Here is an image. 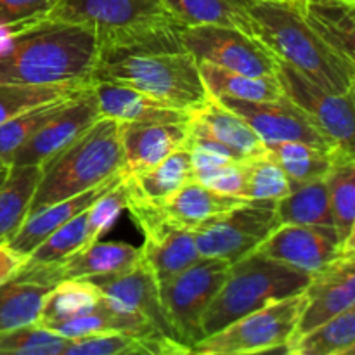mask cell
Masks as SVG:
<instances>
[{
    "label": "cell",
    "mask_w": 355,
    "mask_h": 355,
    "mask_svg": "<svg viewBox=\"0 0 355 355\" xmlns=\"http://www.w3.org/2000/svg\"><path fill=\"white\" fill-rule=\"evenodd\" d=\"M96 59V31L45 17L0 45V83H90Z\"/></svg>",
    "instance_id": "obj_1"
},
{
    "label": "cell",
    "mask_w": 355,
    "mask_h": 355,
    "mask_svg": "<svg viewBox=\"0 0 355 355\" xmlns=\"http://www.w3.org/2000/svg\"><path fill=\"white\" fill-rule=\"evenodd\" d=\"M246 12L252 35L277 61L298 69L329 92H355V62L324 44L290 2L246 0Z\"/></svg>",
    "instance_id": "obj_2"
},
{
    "label": "cell",
    "mask_w": 355,
    "mask_h": 355,
    "mask_svg": "<svg viewBox=\"0 0 355 355\" xmlns=\"http://www.w3.org/2000/svg\"><path fill=\"white\" fill-rule=\"evenodd\" d=\"M94 80H107L134 87L184 113L196 110L210 99L201 78L200 64L186 49H97L90 82Z\"/></svg>",
    "instance_id": "obj_3"
},
{
    "label": "cell",
    "mask_w": 355,
    "mask_h": 355,
    "mask_svg": "<svg viewBox=\"0 0 355 355\" xmlns=\"http://www.w3.org/2000/svg\"><path fill=\"white\" fill-rule=\"evenodd\" d=\"M123 166L118 121L101 116L71 144L40 166V179L28 215L101 186L123 172Z\"/></svg>",
    "instance_id": "obj_4"
},
{
    "label": "cell",
    "mask_w": 355,
    "mask_h": 355,
    "mask_svg": "<svg viewBox=\"0 0 355 355\" xmlns=\"http://www.w3.org/2000/svg\"><path fill=\"white\" fill-rule=\"evenodd\" d=\"M309 274L269 259L259 250L231 263L201 321L203 338L260 307L305 291Z\"/></svg>",
    "instance_id": "obj_5"
},
{
    "label": "cell",
    "mask_w": 355,
    "mask_h": 355,
    "mask_svg": "<svg viewBox=\"0 0 355 355\" xmlns=\"http://www.w3.org/2000/svg\"><path fill=\"white\" fill-rule=\"evenodd\" d=\"M305 302V293L302 291L257 309L232 321L220 331L205 336L191 349V354H284V349L293 338Z\"/></svg>",
    "instance_id": "obj_6"
},
{
    "label": "cell",
    "mask_w": 355,
    "mask_h": 355,
    "mask_svg": "<svg viewBox=\"0 0 355 355\" xmlns=\"http://www.w3.org/2000/svg\"><path fill=\"white\" fill-rule=\"evenodd\" d=\"M281 225L276 201L245 200L194 229L196 248L205 259L234 263L257 252Z\"/></svg>",
    "instance_id": "obj_7"
},
{
    "label": "cell",
    "mask_w": 355,
    "mask_h": 355,
    "mask_svg": "<svg viewBox=\"0 0 355 355\" xmlns=\"http://www.w3.org/2000/svg\"><path fill=\"white\" fill-rule=\"evenodd\" d=\"M229 266L224 260L201 257L182 272L158 283L166 318L177 340L189 350L203 340L201 321L224 283Z\"/></svg>",
    "instance_id": "obj_8"
},
{
    "label": "cell",
    "mask_w": 355,
    "mask_h": 355,
    "mask_svg": "<svg viewBox=\"0 0 355 355\" xmlns=\"http://www.w3.org/2000/svg\"><path fill=\"white\" fill-rule=\"evenodd\" d=\"M127 210L144 238L142 262L151 269L158 283L182 272L201 259L194 231L172 224L155 200L135 196L128 191Z\"/></svg>",
    "instance_id": "obj_9"
},
{
    "label": "cell",
    "mask_w": 355,
    "mask_h": 355,
    "mask_svg": "<svg viewBox=\"0 0 355 355\" xmlns=\"http://www.w3.org/2000/svg\"><path fill=\"white\" fill-rule=\"evenodd\" d=\"M182 45L196 61L211 62L220 68L246 75H277L279 61L253 35L231 26L201 24L182 26Z\"/></svg>",
    "instance_id": "obj_10"
},
{
    "label": "cell",
    "mask_w": 355,
    "mask_h": 355,
    "mask_svg": "<svg viewBox=\"0 0 355 355\" xmlns=\"http://www.w3.org/2000/svg\"><path fill=\"white\" fill-rule=\"evenodd\" d=\"M277 80L284 96L307 114L322 135L345 151L354 153V92H329L302 75L298 69L281 61L277 66Z\"/></svg>",
    "instance_id": "obj_11"
},
{
    "label": "cell",
    "mask_w": 355,
    "mask_h": 355,
    "mask_svg": "<svg viewBox=\"0 0 355 355\" xmlns=\"http://www.w3.org/2000/svg\"><path fill=\"white\" fill-rule=\"evenodd\" d=\"M259 252L314 276L347 253H355V239L345 241L333 225L283 224L260 245Z\"/></svg>",
    "instance_id": "obj_12"
},
{
    "label": "cell",
    "mask_w": 355,
    "mask_h": 355,
    "mask_svg": "<svg viewBox=\"0 0 355 355\" xmlns=\"http://www.w3.org/2000/svg\"><path fill=\"white\" fill-rule=\"evenodd\" d=\"M99 118V106L92 85L89 83L69 96L64 104L17 149L10 165L42 166L80 137L87 128L92 127Z\"/></svg>",
    "instance_id": "obj_13"
},
{
    "label": "cell",
    "mask_w": 355,
    "mask_h": 355,
    "mask_svg": "<svg viewBox=\"0 0 355 355\" xmlns=\"http://www.w3.org/2000/svg\"><path fill=\"white\" fill-rule=\"evenodd\" d=\"M217 101L239 114L259 134L266 146L291 141L326 148L336 146L326 135H322L309 120L307 114L295 106L286 96L274 101H243L232 97H217Z\"/></svg>",
    "instance_id": "obj_14"
},
{
    "label": "cell",
    "mask_w": 355,
    "mask_h": 355,
    "mask_svg": "<svg viewBox=\"0 0 355 355\" xmlns=\"http://www.w3.org/2000/svg\"><path fill=\"white\" fill-rule=\"evenodd\" d=\"M304 293L307 302L291 340L355 307V253H347L314 274Z\"/></svg>",
    "instance_id": "obj_15"
},
{
    "label": "cell",
    "mask_w": 355,
    "mask_h": 355,
    "mask_svg": "<svg viewBox=\"0 0 355 355\" xmlns=\"http://www.w3.org/2000/svg\"><path fill=\"white\" fill-rule=\"evenodd\" d=\"M166 16L159 0H58L47 19L82 24L103 33Z\"/></svg>",
    "instance_id": "obj_16"
},
{
    "label": "cell",
    "mask_w": 355,
    "mask_h": 355,
    "mask_svg": "<svg viewBox=\"0 0 355 355\" xmlns=\"http://www.w3.org/2000/svg\"><path fill=\"white\" fill-rule=\"evenodd\" d=\"M85 281H89L106 297L114 298L139 312L158 335L179 342L162 305L158 279L142 260L137 266L123 272L87 277Z\"/></svg>",
    "instance_id": "obj_17"
},
{
    "label": "cell",
    "mask_w": 355,
    "mask_h": 355,
    "mask_svg": "<svg viewBox=\"0 0 355 355\" xmlns=\"http://www.w3.org/2000/svg\"><path fill=\"white\" fill-rule=\"evenodd\" d=\"M61 281L54 266H37L26 260L10 279L0 284V331L38 324L49 291Z\"/></svg>",
    "instance_id": "obj_18"
},
{
    "label": "cell",
    "mask_w": 355,
    "mask_h": 355,
    "mask_svg": "<svg viewBox=\"0 0 355 355\" xmlns=\"http://www.w3.org/2000/svg\"><path fill=\"white\" fill-rule=\"evenodd\" d=\"M189 134L215 142L236 159H250L266 155V144L239 114L210 97L187 113Z\"/></svg>",
    "instance_id": "obj_19"
},
{
    "label": "cell",
    "mask_w": 355,
    "mask_h": 355,
    "mask_svg": "<svg viewBox=\"0 0 355 355\" xmlns=\"http://www.w3.org/2000/svg\"><path fill=\"white\" fill-rule=\"evenodd\" d=\"M123 146L125 173L148 170L187 146L189 116L184 121H151V123H118Z\"/></svg>",
    "instance_id": "obj_20"
},
{
    "label": "cell",
    "mask_w": 355,
    "mask_h": 355,
    "mask_svg": "<svg viewBox=\"0 0 355 355\" xmlns=\"http://www.w3.org/2000/svg\"><path fill=\"white\" fill-rule=\"evenodd\" d=\"M101 116L118 123H151V121H184L187 113L170 107L162 101L123 83L94 80L90 82Z\"/></svg>",
    "instance_id": "obj_21"
},
{
    "label": "cell",
    "mask_w": 355,
    "mask_h": 355,
    "mask_svg": "<svg viewBox=\"0 0 355 355\" xmlns=\"http://www.w3.org/2000/svg\"><path fill=\"white\" fill-rule=\"evenodd\" d=\"M49 329L68 340L99 335V333H125V335L141 336V338L162 336L139 312L106 295H101L96 307L90 309L89 312L68 319V321L58 322Z\"/></svg>",
    "instance_id": "obj_22"
},
{
    "label": "cell",
    "mask_w": 355,
    "mask_h": 355,
    "mask_svg": "<svg viewBox=\"0 0 355 355\" xmlns=\"http://www.w3.org/2000/svg\"><path fill=\"white\" fill-rule=\"evenodd\" d=\"M123 177V172H120L118 175H114L113 179L106 180L101 186L92 187V189L85 191V193H80L76 196L68 198V200L55 201V203L49 205V207L40 208L35 214H30L24 218L23 225L19 227V231L16 232L12 239H10L7 245L12 250H16L21 255L28 257L45 238L52 234L55 229H59L61 225H64L66 222L71 220L73 217H76L78 214L85 211L94 201L99 196H103L110 187H113L118 180Z\"/></svg>",
    "instance_id": "obj_23"
},
{
    "label": "cell",
    "mask_w": 355,
    "mask_h": 355,
    "mask_svg": "<svg viewBox=\"0 0 355 355\" xmlns=\"http://www.w3.org/2000/svg\"><path fill=\"white\" fill-rule=\"evenodd\" d=\"M290 3L324 44L355 62L354 0H290Z\"/></svg>",
    "instance_id": "obj_24"
},
{
    "label": "cell",
    "mask_w": 355,
    "mask_h": 355,
    "mask_svg": "<svg viewBox=\"0 0 355 355\" xmlns=\"http://www.w3.org/2000/svg\"><path fill=\"white\" fill-rule=\"evenodd\" d=\"M155 201L172 224L194 231L198 225L238 207L245 198L217 193L194 179L170 196Z\"/></svg>",
    "instance_id": "obj_25"
},
{
    "label": "cell",
    "mask_w": 355,
    "mask_h": 355,
    "mask_svg": "<svg viewBox=\"0 0 355 355\" xmlns=\"http://www.w3.org/2000/svg\"><path fill=\"white\" fill-rule=\"evenodd\" d=\"M266 155L283 168L293 189L302 184L324 179L336 163L347 158H355L354 153L336 146L326 148L297 141L267 144Z\"/></svg>",
    "instance_id": "obj_26"
},
{
    "label": "cell",
    "mask_w": 355,
    "mask_h": 355,
    "mask_svg": "<svg viewBox=\"0 0 355 355\" xmlns=\"http://www.w3.org/2000/svg\"><path fill=\"white\" fill-rule=\"evenodd\" d=\"M141 260V248H135L127 243L96 239L54 266V272L59 281L87 279V277L123 272L137 266Z\"/></svg>",
    "instance_id": "obj_27"
},
{
    "label": "cell",
    "mask_w": 355,
    "mask_h": 355,
    "mask_svg": "<svg viewBox=\"0 0 355 355\" xmlns=\"http://www.w3.org/2000/svg\"><path fill=\"white\" fill-rule=\"evenodd\" d=\"M191 354L186 345L163 336L141 338L125 333H99V335L71 338L64 355H179Z\"/></svg>",
    "instance_id": "obj_28"
},
{
    "label": "cell",
    "mask_w": 355,
    "mask_h": 355,
    "mask_svg": "<svg viewBox=\"0 0 355 355\" xmlns=\"http://www.w3.org/2000/svg\"><path fill=\"white\" fill-rule=\"evenodd\" d=\"M123 179L128 191L135 196L146 200H163L196 179V175L189 149L184 146L151 168L137 173H125Z\"/></svg>",
    "instance_id": "obj_29"
},
{
    "label": "cell",
    "mask_w": 355,
    "mask_h": 355,
    "mask_svg": "<svg viewBox=\"0 0 355 355\" xmlns=\"http://www.w3.org/2000/svg\"><path fill=\"white\" fill-rule=\"evenodd\" d=\"M200 73L210 97H232L243 101H274L283 97L277 75H246L200 61Z\"/></svg>",
    "instance_id": "obj_30"
},
{
    "label": "cell",
    "mask_w": 355,
    "mask_h": 355,
    "mask_svg": "<svg viewBox=\"0 0 355 355\" xmlns=\"http://www.w3.org/2000/svg\"><path fill=\"white\" fill-rule=\"evenodd\" d=\"M40 179V166L10 165L0 186V245L16 236L28 217L31 200Z\"/></svg>",
    "instance_id": "obj_31"
},
{
    "label": "cell",
    "mask_w": 355,
    "mask_h": 355,
    "mask_svg": "<svg viewBox=\"0 0 355 355\" xmlns=\"http://www.w3.org/2000/svg\"><path fill=\"white\" fill-rule=\"evenodd\" d=\"M165 12L184 26L218 24L252 35L246 0H159Z\"/></svg>",
    "instance_id": "obj_32"
},
{
    "label": "cell",
    "mask_w": 355,
    "mask_h": 355,
    "mask_svg": "<svg viewBox=\"0 0 355 355\" xmlns=\"http://www.w3.org/2000/svg\"><path fill=\"white\" fill-rule=\"evenodd\" d=\"M355 352V307L291 340L290 355H352Z\"/></svg>",
    "instance_id": "obj_33"
},
{
    "label": "cell",
    "mask_w": 355,
    "mask_h": 355,
    "mask_svg": "<svg viewBox=\"0 0 355 355\" xmlns=\"http://www.w3.org/2000/svg\"><path fill=\"white\" fill-rule=\"evenodd\" d=\"M276 211L281 225H333L326 180H312L291 189L286 196L276 201Z\"/></svg>",
    "instance_id": "obj_34"
},
{
    "label": "cell",
    "mask_w": 355,
    "mask_h": 355,
    "mask_svg": "<svg viewBox=\"0 0 355 355\" xmlns=\"http://www.w3.org/2000/svg\"><path fill=\"white\" fill-rule=\"evenodd\" d=\"M101 291L85 279H64L55 284L45 297L38 324L52 328L54 324L82 315L96 307Z\"/></svg>",
    "instance_id": "obj_35"
},
{
    "label": "cell",
    "mask_w": 355,
    "mask_h": 355,
    "mask_svg": "<svg viewBox=\"0 0 355 355\" xmlns=\"http://www.w3.org/2000/svg\"><path fill=\"white\" fill-rule=\"evenodd\" d=\"M331 205L333 225L345 241L355 239V158L336 163L324 177Z\"/></svg>",
    "instance_id": "obj_36"
},
{
    "label": "cell",
    "mask_w": 355,
    "mask_h": 355,
    "mask_svg": "<svg viewBox=\"0 0 355 355\" xmlns=\"http://www.w3.org/2000/svg\"><path fill=\"white\" fill-rule=\"evenodd\" d=\"M87 210L73 217L59 229H55L49 238H45L33 252L28 255V262L37 266H58L62 260L71 257L85 245L92 243Z\"/></svg>",
    "instance_id": "obj_37"
},
{
    "label": "cell",
    "mask_w": 355,
    "mask_h": 355,
    "mask_svg": "<svg viewBox=\"0 0 355 355\" xmlns=\"http://www.w3.org/2000/svg\"><path fill=\"white\" fill-rule=\"evenodd\" d=\"M89 83H55V85H17L0 83V125L38 104L62 99Z\"/></svg>",
    "instance_id": "obj_38"
},
{
    "label": "cell",
    "mask_w": 355,
    "mask_h": 355,
    "mask_svg": "<svg viewBox=\"0 0 355 355\" xmlns=\"http://www.w3.org/2000/svg\"><path fill=\"white\" fill-rule=\"evenodd\" d=\"M245 200L277 201L293 187L279 165L267 155L245 159Z\"/></svg>",
    "instance_id": "obj_39"
},
{
    "label": "cell",
    "mask_w": 355,
    "mask_h": 355,
    "mask_svg": "<svg viewBox=\"0 0 355 355\" xmlns=\"http://www.w3.org/2000/svg\"><path fill=\"white\" fill-rule=\"evenodd\" d=\"M78 92V90H76ZM73 96V94H71ZM69 97V96H68ZM68 97H62V99L51 101V103L38 104V106L28 107L23 113L16 114L14 118H10L9 121H6L3 125H0V159L6 163L7 166L10 165V159L16 155L17 149L59 110V107L64 104V101Z\"/></svg>",
    "instance_id": "obj_40"
},
{
    "label": "cell",
    "mask_w": 355,
    "mask_h": 355,
    "mask_svg": "<svg viewBox=\"0 0 355 355\" xmlns=\"http://www.w3.org/2000/svg\"><path fill=\"white\" fill-rule=\"evenodd\" d=\"M69 340L40 324L0 331V355H64Z\"/></svg>",
    "instance_id": "obj_41"
},
{
    "label": "cell",
    "mask_w": 355,
    "mask_h": 355,
    "mask_svg": "<svg viewBox=\"0 0 355 355\" xmlns=\"http://www.w3.org/2000/svg\"><path fill=\"white\" fill-rule=\"evenodd\" d=\"M125 175V173H123ZM128 203V187L125 184L123 177L114 184L113 187L106 191L103 196L97 198L89 208H87V222H89L90 236L92 239H101L104 232L113 227L114 222L121 215V211L127 210Z\"/></svg>",
    "instance_id": "obj_42"
},
{
    "label": "cell",
    "mask_w": 355,
    "mask_h": 355,
    "mask_svg": "<svg viewBox=\"0 0 355 355\" xmlns=\"http://www.w3.org/2000/svg\"><path fill=\"white\" fill-rule=\"evenodd\" d=\"M245 159H239V162H229L196 173V180L217 193L241 198L243 187H245Z\"/></svg>",
    "instance_id": "obj_43"
},
{
    "label": "cell",
    "mask_w": 355,
    "mask_h": 355,
    "mask_svg": "<svg viewBox=\"0 0 355 355\" xmlns=\"http://www.w3.org/2000/svg\"><path fill=\"white\" fill-rule=\"evenodd\" d=\"M58 0H0V24H26L47 17Z\"/></svg>",
    "instance_id": "obj_44"
},
{
    "label": "cell",
    "mask_w": 355,
    "mask_h": 355,
    "mask_svg": "<svg viewBox=\"0 0 355 355\" xmlns=\"http://www.w3.org/2000/svg\"><path fill=\"white\" fill-rule=\"evenodd\" d=\"M26 260L28 257L17 253L7 243L0 245V284L10 279L26 263Z\"/></svg>",
    "instance_id": "obj_45"
},
{
    "label": "cell",
    "mask_w": 355,
    "mask_h": 355,
    "mask_svg": "<svg viewBox=\"0 0 355 355\" xmlns=\"http://www.w3.org/2000/svg\"><path fill=\"white\" fill-rule=\"evenodd\" d=\"M7 170H9V166H7V168H2V170H0V186H2V182H3V180H6V177H7Z\"/></svg>",
    "instance_id": "obj_46"
},
{
    "label": "cell",
    "mask_w": 355,
    "mask_h": 355,
    "mask_svg": "<svg viewBox=\"0 0 355 355\" xmlns=\"http://www.w3.org/2000/svg\"><path fill=\"white\" fill-rule=\"evenodd\" d=\"M2 168H7V165L2 162V159H0V170H2Z\"/></svg>",
    "instance_id": "obj_47"
},
{
    "label": "cell",
    "mask_w": 355,
    "mask_h": 355,
    "mask_svg": "<svg viewBox=\"0 0 355 355\" xmlns=\"http://www.w3.org/2000/svg\"><path fill=\"white\" fill-rule=\"evenodd\" d=\"M272 2H290V0H272Z\"/></svg>",
    "instance_id": "obj_48"
},
{
    "label": "cell",
    "mask_w": 355,
    "mask_h": 355,
    "mask_svg": "<svg viewBox=\"0 0 355 355\" xmlns=\"http://www.w3.org/2000/svg\"><path fill=\"white\" fill-rule=\"evenodd\" d=\"M354 2H355V0H354Z\"/></svg>",
    "instance_id": "obj_49"
}]
</instances>
